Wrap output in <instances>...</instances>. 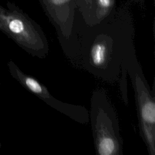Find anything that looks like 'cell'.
Here are the masks:
<instances>
[{
	"label": "cell",
	"instance_id": "obj_4",
	"mask_svg": "<svg viewBox=\"0 0 155 155\" xmlns=\"http://www.w3.org/2000/svg\"><path fill=\"white\" fill-rule=\"evenodd\" d=\"M134 90L140 136L150 155H155V91L150 88L137 59L128 68Z\"/></svg>",
	"mask_w": 155,
	"mask_h": 155
},
{
	"label": "cell",
	"instance_id": "obj_6",
	"mask_svg": "<svg viewBox=\"0 0 155 155\" xmlns=\"http://www.w3.org/2000/svg\"><path fill=\"white\" fill-rule=\"evenodd\" d=\"M8 67L11 74L24 87L47 105L78 123L86 124L89 122V112L85 107L71 104L56 99L44 84L34 77L22 72L13 62L8 63Z\"/></svg>",
	"mask_w": 155,
	"mask_h": 155
},
{
	"label": "cell",
	"instance_id": "obj_2",
	"mask_svg": "<svg viewBox=\"0 0 155 155\" xmlns=\"http://www.w3.org/2000/svg\"><path fill=\"white\" fill-rule=\"evenodd\" d=\"M89 117L96 153L122 155L123 140L117 113L105 89L93 90Z\"/></svg>",
	"mask_w": 155,
	"mask_h": 155
},
{
	"label": "cell",
	"instance_id": "obj_5",
	"mask_svg": "<svg viewBox=\"0 0 155 155\" xmlns=\"http://www.w3.org/2000/svg\"><path fill=\"white\" fill-rule=\"evenodd\" d=\"M45 14L54 27L58 41L67 59L75 67L79 47L74 30L76 0H38Z\"/></svg>",
	"mask_w": 155,
	"mask_h": 155
},
{
	"label": "cell",
	"instance_id": "obj_8",
	"mask_svg": "<svg viewBox=\"0 0 155 155\" xmlns=\"http://www.w3.org/2000/svg\"><path fill=\"white\" fill-rule=\"evenodd\" d=\"M132 2L138 4L139 5H143L145 4V0H131Z\"/></svg>",
	"mask_w": 155,
	"mask_h": 155
},
{
	"label": "cell",
	"instance_id": "obj_1",
	"mask_svg": "<svg viewBox=\"0 0 155 155\" xmlns=\"http://www.w3.org/2000/svg\"><path fill=\"white\" fill-rule=\"evenodd\" d=\"M74 30L79 53L76 67L107 83L127 77L129 65L137 59L135 27L127 5L98 24L87 25L76 16Z\"/></svg>",
	"mask_w": 155,
	"mask_h": 155
},
{
	"label": "cell",
	"instance_id": "obj_3",
	"mask_svg": "<svg viewBox=\"0 0 155 155\" xmlns=\"http://www.w3.org/2000/svg\"><path fill=\"white\" fill-rule=\"evenodd\" d=\"M0 30L33 56L44 59L48 56L49 43L44 31L23 12L0 7Z\"/></svg>",
	"mask_w": 155,
	"mask_h": 155
},
{
	"label": "cell",
	"instance_id": "obj_7",
	"mask_svg": "<svg viewBox=\"0 0 155 155\" xmlns=\"http://www.w3.org/2000/svg\"><path fill=\"white\" fill-rule=\"evenodd\" d=\"M76 16L84 24L93 25L114 13L116 0H76Z\"/></svg>",
	"mask_w": 155,
	"mask_h": 155
}]
</instances>
